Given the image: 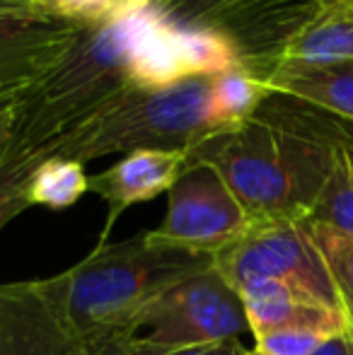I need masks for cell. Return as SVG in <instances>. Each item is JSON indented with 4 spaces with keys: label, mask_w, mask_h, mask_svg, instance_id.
<instances>
[{
    "label": "cell",
    "mask_w": 353,
    "mask_h": 355,
    "mask_svg": "<svg viewBox=\"0 0 353 355\" xmlns=\"http://www.w3.org/2000/svg\"><path fill=\"white\" fill-rule=\"evenodd\" d=\"M133 336H136L133 331L107 334V336H102V338L87 341L80 355H133L131 353Z\"/></svg>",
    "instance_id": "23"
},
{
    "label": "cell",
    "mask_w": 353,
    "mask_h": 355,
    "mask_svg": "<svg viewBox=\"0 0 353 355\" xmlns=\"http://www.w3.org/2000/svg\"><path fill=\"white\" fill-rule=\"evenodd\" d=\"M51 278L0 283V355H80Z\"/></svg>",
    "instance_id": "9"
},
{
    "label": "cell",
    "mask_w": 353,
    "mask_h": 355,
    "mask_svg": "<svg viewBox=\"0 0 353 355\" xmlns=\"http://www.w3.org/2000/svg\"><path fill=\"white\" fill-rule=\"evenodd\" d=\"M80 27L37 10L0 12V102L39 83L71 49Z\"/></svg>",
    "instance_id": "10"
},
{
    "label": "cell",
    "mask_w": 353,
    "mask_h": 355,
    "mask_svg": "<svg viewBox=\"0 0 353 355\" xmlns=\"http://www.w3.org/2000/svg\"><path fill=\"white\" fill-rule=\"evenodd\" d=\"M341 3H351L353 5V0H341Z\"/></svg>",
    "instance_id": "29"
},
{
    "label": "cell",
    "mask_w": 353,
    "mask_h": 355,
    "mask_svg": "<svg viewBox=\"0 0 353 355\" xmlns=\"http://www.w3.org/2000/svg\"><path fill=\"white\" fill-rule=\"evenodd\" d=\"M211 257L167 247L148 232L97 242L83 261L51 276L53 293L83 343L133 331L141 312L182 278L211 266Z\"/></svg>",
    "instance_id": "4"
},
{
    "label": "cell",
    "mask_w": 353,
    "mask_h": 355,
    "mask_svg": "<svg viewBox=\"0 0 353 355\" xmlns=\"http://www.w3.org/2000/svg\"><path fill=\"white\" fill-rule=\"evenodd\" d=\"M12 102V99H10ZM10 102H0V119L5 116V112H8V107H10Z\"/></svg>",
    "instance_id": "27"
},
{
    "label": "cell",
    "mask_w": 353,
    "mask_h": 355,
    "mask_svg": "<svg viewBox=\"0 0 353 355\" xmlns=\"http://www.w3.org/2000/svg\"><path fill=\"white\" fill-rule=\"evenodd\" d=\"M32 10L73 24H92L119 17L117 0H27Z\"/></svg>",
    "instance_id": "19"
},
{
    "label": "cell",
    "mask_w": 353,
    "mask_h": 355,
    "mask_svg": "<svg viewBox=\"0 0 353 355\" xmlns=\"http://www.w3.org/2000/svg\"><path fill=\"white\" fill-rule=\"evenodd\" d=\"M310 355H353V329L339 334V336L325 341L315 353Z\"/></svg>",
    "instance_id": "24"
},
{
    "label": "cell",
    "mask_w": 353,
    "mask_h": 355,
    "mask_svg": "<svg viewBox=\"0 0 353 355\" xmlns=\"http://www.w3.org/2000/svg\"><path fill=\"white\" fill-rule=\"evenodd\" d=\"M353 61V5L336 0L315 22H310L288 46L283 63H325Z\"/></svg>",
    "instance_id": "14"
},
{
    "label": "cell",
    "mask_w": 353,
    "mask_h": 355,
    "mask_svg": "<svg viewBox=\"0 0 353 355\" xmlns=\"http://www.w3.org/2000/svg\"><path fill=\"white\" fill-rule=\"evenodd\" d=\"M155 0H117V8L119 15H128V12H136V10H143L148 5H153Z\"/></svg>",
    "instance_id": "25"
},
{
    "label": "cell",
    "mask_w": 353,
    "mask_h": 355,
    "mask_svg": "<svg viewBox=\"0 0 353 355\" xmlns=\"http://www.w3.org/2000/svg\"><path fill=\"white\" fill-rule=\"evenodd\" d=\"M213 266L237 293L247 283L273 278L344 314L329 268L312 239L307 220L252 223L237 242L213 257Z\"/></svg>",
    "instance_id": "5"
},
{
    "label": "cell",
    "mask_w": 353,
    "mask_h": 355,
    "mask_svg": "<svg viewBox=\"0 0 353 355\" xmlns=\"http://www.w3.org/2000/svg\"><path fill=\"white\" fill-rule=\"evenodd\" d=\"M187 169V153L179 150H133L119 162L89 177V191L107 203V223L99 242H107L119 215L136 203L167 193Z\"/></svg>",
    "instance_id": "11"
},
{
    "label": "cell",
    "mask_w": 353,
    "mask_h": 355,
    "mask_svg": "<svg viewBox=\"0 0 353 355\" xmlns=\"http://www.w3.org/2000/svg\"><path fill=\"white\" fill-rule=\"evenodd\" d=\"M310 220L353 237V136L336 153Z\"/></svg>",
    "instance_id": "17"
},
{
    "label": "cell",
    "mask_w": 353,
    "mask_h": 355,
    "mask_svg": "<svg viewBox=\"0 0 353 355\" xmlns=\"http://www.w3.org/2000/svg\"><path fill=\"white\" fill-rule=\"evenodd\" d=\"M133 355H247L240 338H223V341L196 343V346H155V343L143 341L141 336H133Z\"/></svg>",
    "instance_id": "21"
},
{
    "label": "cell",
    "mask_w": 353,
    "mask_h": 355,
    "mask_svg": "<svg viewBox=\"0 0 353 355\" xmlns=\"http://www.w3.org/2000/svg\"><path fill=\"white\" fill-rule=\"evenodd\" d=\"M268 94L266 85L242 68L131 89L58 138L49 157L87 164L133 150L191 153L211 138L235 131Z\"/></svg>",
    "instance_id": "3"
},
{
    "label": "cell",
    "mask_w": 353,
    "mask_h": 355,
    "mask_svg": "<svg viewBox=\"0 0 353 355\" xmlns=\"http://www.w3.org/2000/svg\"><path fill=\"white\" fill-rule=\"evenodd\" d=\"M334 336L339 334L325 331V329H281V331H271L257 338L255 348L266 355H310Z\"/></svg>",
    "instance_id": "20"
},
{
    "label": "cell",
    "mask_w": 353,
    "mask_h": 355,
    "mask_svg": "<svg viewBox=\"0 0 353 355\" xmlns=\"http://www.w3.org/2000/svg\"><path fill=\"white\" fill-rule=\"evenodd\" d=\"M268 92L286 94L353 123V61L305 66L283 63L264 80Z\"/></svg>",
    "instance_id": "13"
},
{
    "label": "cell",
    "mask_w": 353,
    "mask_h": 355,
    "mask_svg": "<svg viewBox=\"0 0 353 355\" xmlns=\"http://www.w3.org/2000/svg\"><path fill=\"white\" fill-rule=\"evenodd\" d=\"M46 159L44 153L24 148L12 138L0 119V230L24 213L29 206V179L34 169Z\"/></svg>",
    "instance_id": "15"
},
{
    "label": "cell",
    "mask_w": 353,
    "mask_h": 355,
    "mask_svg": "<svg viewBox=\"0 0 353 355\" xmlns=\"http://www.w3.org/2000/svg\"><path fill=\"white\" fill-rule=\"evenodd\" d=\"M247 331L240 293L213 263L167 288L136 322V336L170 348L240 338Z\"/></svg>",
    "instance_id": "6"
},
{
    "label": "cell",
    "mask_w": 353,
    "mask_h": 355,
    "mask_svg": "<svg viewBox=\"0 0 353 355\" xmlns=\"http://www.w3.org/2000/svg\"><path fill=\"white\" fill-rule=\"evenodd\" d=\"M250 227V215L221 174L211 164L191 162L167 191L165 220L148 234L167 247L213 259Z\"/></svg>",
    "instance_id": "7"
},
{
    "label": "cell",
    "mask_w": 353,
    "mask_h": 355,
    "mask_svg": "<svg viewBox=\"0 0 353 355\" xmlns=\"http://www.w3.org/2000/svg\"><path fill=\"white\" fill-rule=\"evenodd\" d=\"M225 0H155V8L165 15L170 22L182 27H193L198 19Z\"/></svg>",
    "instance_id": "22"
},
{
    "label": "cell",
    "mask_w": 353,
    "mask_h": 355,
    "mask_svg": "<svg viewBox=\"0 0 353 355\" xmlns=\"http://www.w3.org/2000/svg\"><path fill=\"white\" fill-rule=\"evenodd\" d=\"M240 68L225 39L175 24L155 8L83 24L63 58L10 102L3 121L24 148L44 153L131 89Z\"/></svg>",
    "instance_id": "1"
},
{
    "label": "cell",
    "mask_w": 353,
    "mask_h": 355,
    "mask_svg": "<svg viewBox=\"0 0 353 355\" xmlns=\"http://www.w3.org/2000/svg\"><path fill=\"white\" fill-rule=\"evenodd\" d=\"M240 297L255 341L281 329H325L332 334L351 329L339 309L327 307L302 290L273 278L247 283Z\"/></svg>",
    "instance_id": "12"
},
{
    "label": "cell",
    "mask_w": 353,
    "mask_h": 355,
    "mask_svg": "<svg viewBox=\"0 0 353 355\" xmlns=\"http://www.w3.org/2000/svg\"><path fill=\"white\" fill-rule=\"evenodd\" d=\"M89 191L85 164L66 157H46L29 179V206L63 211L80 201Z\"/></svg>",
    "instance_id": "16"
},
{
    "label": "cell",
    "mask_w": 353,
    "mask_h": 355,
    "mask_svg": "<svg viewBox=\"0 0 353 355\" xmlns=\"http://www.w3.org/2000/svg\"><path fill=\"white\" fill-rule=\"evenodd\" d=\"M307 223H310L312 239H315L317 249L329 268L346 322L353 329V237H346V234L336 232L322 223H312V220H307Z\"/></svg>",
    "instance_id": "18"
},
{
    "label": "cell",
    "mask_w": 353,
    "mask_h": 355,
    "mask_svg": "<svg viewBox=\"0 0 353 355\" xmlns=\"http://www.w3.org/2000/svg\"><path fill=\"white\" fill-rule=\"evenodd\" d=\"M247 355H266V353H261V351H259V348H252V351H250V353H247Z\"/></svg>",
    "instance_id": "28"
},
{
    "label": "cell",
    "mask_w": 353,
    "mask_h": 355,
    "mask_svg": "<svg viewBox=\"0 0 353 355\" xmlns=\"http://www.w3.org/2000/svg\"><path fill=\"white\" fill-rule=\"evenodd\" d=\"M336 0H225L193 27L225 39L242 71L264 80L281 66L288 46Z\"/></svg>",
    "instance_id": "8"
},
{
    "label": "cell",
    "mask_w": 353,
    "mask_h": 355,
    "mask_svg": "<svg viewBox=\"0 0 353 355\" xmlns=\"http://www.w3.org/2000/svg\"><path fill=\"white\" fill-rule=\"evenodd\" d=\"M351 136L353 123L271 92L235 131L187 153V164H211L252 223L310 220L336 153Z\"/></svg>",
    "instance_id": "2"
},
{
    "label": "cell",
    "mask_w": 353,
    "mask_h": 355,
    "mask_svg": "<svg viewBox=\"0 0 353 355\" xmlns=\"http://www.w3.org/2000/svg\"><path fill=\"white\" fill-rule=\"evenodd\" d=\"M19 10H32L27 0H0V12H19Z\"/></svg>",
    "instance_id": "26"
}]
</instances>
